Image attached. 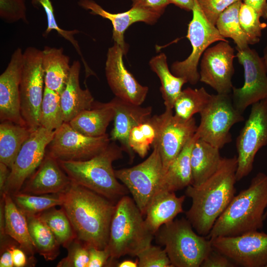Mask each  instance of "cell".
<instances>
[{"label": "cell", "mask_w": 267, "mask_h": 267, "mask_svg": "<svg viewBox=\"0 0 267 267\" xmlns=\"http://www.w3.org/2000/svg\"><path fill=\"white\" fill-rule=\"evenodd\" d=\"M60 194L63 199L61 206L72 224L76 238L89 247L103 249L107 247L116 204L72 181Z\"/></svg>", "instance_id": "1"}, {"label": "cell", "mask_w": 267, "mask_h": 267, "mask_svg": "<svg viewBox=\"0 0 267 267\" xmlns=\"http://www.w3.org/2000/svg\"><path fill=\"white\" fill-rule=\"evenodd\" d=\"M237 156L222 157L217 171L198 186L186 187L192 200L186 219L200 235H208L217 219L235 196Z\"/></svg>", "instance_id": "2"}, {"label": "cell", "mask_w": 267, "mask_h": 267, "mask_svg": "<svg viewBox=\"0 0 267 267\" xmlns=\"http://www.w3.org/2000/svg\"><path fill=\"white\" fill-rule=\"evenodd\" d=\"M267 208V175L260 172L247 189L234 196L207 236H235L261 229Z\"/></svg>", "instance_id": "3"}, {"label": "cell", "mask_w": 267, "mask_h": 267, "mask_svg": "<svg viewBox=\"0 0 267 267\" xmlns=\"http://www.w3.org/2000/svg\"><path fill=\"white\" fill-rule=\"evenodd\" d=\"M123 150L112 141L102 151L85 161H58L72 181L86 187L116 204L129 193L118 181L113 163L123 157Z\"/></svg>", "instance_id": "4"}, {"label": "cell", "mask_w": 267, "mask_h": 267, "mask_svg": "<svg viewBox=\"0 0 267 267\" xmlns=\"http://www.w3.org/2000/svg\"><path fill=\"white\" fill-rule=\"evenodd\" d=\"M143 216L134 199L127 195L116 203L107 246L110 254L109 265L125 255L136 257L151 244L154 234Z\"/></svg>", "instance_id": "5"}, {"label": "cell", "mask_w": 267, "mask_h": 267, "mask_svg": "<svg viewBox=\"0 0 267 267\" xmlns=\"http://www.w3.org/2000/svg\"><path fill=\"white\" fill-rule=\"evenodd\" d=\"M190 222L182 218L163 225L156 242L165 246L173 267H199L212 250L210 239L196 234Z\"/></svg>", "instance_id": "6"}, {"label": "cell", "mask_w": 267, "mask_h": 267, "mask_svg": "<svg viewBox=\"0 0 267 267\" xmlns=\"http://www.w3.org/2000/svg\"><path fill=\"white\" fill-rule=\"evenodd\" d=\"M199 114L200 122L195 134L220 149L231 141V127L244 120L243 114L234 107L230 94H212Z\"/></svg>", "instance_id": "7"}, {"label": "cell", "mask_w": 267, "mask_h": 267, "mask_svg": "<svg viewBox=\"0 0 267 267\" xmlns=\"http://www.w3.org/2000/svg\"><path fill=\"white\" fill-rule=\"evenodd\" d=\"M42 50L28 47L23 52L20 83L21 112L32 132L40 127L41 107L44 89Z\"/></svg>", "instance_id": "8"}, {"label": "cell", "mask_w": 267, "mask_h": 267, "mask_svg": "<svg viewBox=\"0 0 267 267\" xmlns=\"http://www.w3.org/2000/svg\"><path fill=\"white\" fill-rule=\"evenodd\" d=\"M192 11V18L188 24L186 36L191 43L192 52L185 60L174 62L171 69L174 75L195 85L200 80L197 67L202 54L211 44L228 41L220 34L216 26L207 19L196 0Z\"/></svg>", "instance_id": "9"}, {"label": "cell", "mask_w": 267, "mask_h": 267, "mask_svg": "<svg viewBox=\"0 0 267 267\" xmlns=\"http://www.w3.org/2000/svg\"><path fill=\"white\" fill-rule=\"evenodd\" d=\"M144 161L134 167L115 170L120 180L132 194L143 216L155 194L161 189L164 176L163 164L157 148Z\"/></svg>", "instance_id": "10"}, {"label": "cell", "mask_w": 267, "mask_h": 267, "mask_svg": "<svg viewBox=\"0 0 267 267\" xmlns=\"http://www.w3.org/2000/svg\"><path fill=\"white\" fill-rule=\"evenodd\" d=\"M251 106L250 115L236 140L237 181L251 172L256 154L267 145V98Z\"/></svg>", "instance_id": "11"}, {"label": "cell", "mask_w": 267, "mask_h": 267, "mask_svg": "<svg viewBox=\"0 0 267 267\" xmlns=\"http://www.w3.org/2000/svg\"><path fill=\"white\" fill-rule=\"evenodd\" d=\"M156 130L152 147L157 148L161 158L164 174L188 141L194 136L197 126L194 117L182 120L165 108L159 115L151 117Z\"/></svg>", "instance_id": "12"}, {"label": "cell", "mask_w": 267, "mask_h": 267, "mask_svg": "<svg viewBox=\"0 0 267 267\" xmlns=\"http://www.w3.org/2000/svg\"><path fill=\"white\" fill-rule=\"evenodd\" d=\"M236 49V56L244 69V82L241 88L233 87L231 96L234 107L243 114L249 106L267 98V69L254 49L248 46Z\"/></svg>", "instance_id": "13"}, {"label": "cell", "mask_w": 267, "mask_h": 267, "mask_svg": "<svg viewBox=\"0 0 267 267\" xmlns=\"http://www.w3.org/2000/svg\"><path fill=\"white\" fill-rule=\"evenodd\" d=\"M54 132L47 153L58 161L89 160L102 151L111 141L107 134L98 137L82 134L68 122H64Z\"/></svg>", "instance_id": "14"}, {"label": "cell", "mask_w": 267, "mask_h": 267, "mask_svg": "<svg viewBox=\"0 0 267 267\" xmlns=\"http://www.w3.org/2000/svg\"><path fill=\"white\" fill-rule=\"evenodd\" d=\"M54 131L40 127L32 131L23 144L10 169L4 192L11 195L19 192L26 180L44 159Z\"/></svg>", "instance_id": "15"}, {"label": "cell", "mask_w": 267, "mask_h": 267, "mask_svg": "<svg viewBox=\"0 0 267 267\" xmlns=\"http://www.w3.org/2000/svg\"><path fill=\"white\" fill-rule=\"evenodd\" d=\"M213 248L236 265L263 267L267 265V234L258 230L235 236L210 239Z\"/></svg>", "instance_id": "16"}, {"label": "cell", "mask_w": 267, "mask_h": 267, "mask_svg": "<svg viewBox=\"0 0 267 267\" xmlns=\"http://www.w3.org/2000/svg\"><path fill=\"white\" fill-rule=\"evenodd\" d=\"M234 49L228 42L220 41L208 48L200 63V81L215 89L217 93L230 94L233 86Z\"/></svg>", "instance_id": "17"}, {"label": "cell", "mask_w": 267, "mask_h": 267, "mask_svg": "<svg viewBox=\"0 0 267 267\" xmlns=\"http://www.w3.org/2000/svg\"><path fill=\"white\" fill-rule=\"evenodd\" d=\"M121 47L116 43L109 47L105 62V76L115 96L133 104L141 105L144 101L148 88L140 85L125 67Z\"/></svg>", "instance_id": "18"}, {"label": "cell", "mask_w": 267, "mask_h": 267, "mask_svg": "<svg viewBox=\"0 0 267 267\" xmlns=\"http://www.w3.org/2000/svg\"><path fill=\"white\" fill-rule=\"evenodd\" d=\"M23 61V52L18 47L0 76V121L27 126L21 112L20 83Z\"/></svg>", "instance_id": "19"}, {"label": "cell", "mask_w": 267, "mask_h": 267, "mask_svg": "<svg viewBox=\"0 0 267 267\" xmlns=\"http://www.w3.org/2000/svg\"><path fill=\"white\" fill-rule=\"evenodd\" d=\"M114 111V127L111 133V141H118L123 151L126 152L132 162L134 152L129 143L131 130L145 121L152 112V107H141L115 96L109 101Z\"/></svg>", "instance_id": "20"}, {"label": "cell", "mask_w": 267, "mask_h": 267, "mask_svg": "<svg viewBox=\"0 0 267 267\" xmlns=\"http://www.w3.org/2000/svg\"><path fill=\"white\" fill-rule=\"evenodd\" d=\"M78 4L86 10H89L90 14L99 15L111 21L113 26L112 39L114 43L121 47L125 55L128 50V45L126 43L124 38L125 32L128 28L138 22L152 25L161 16L137 7H132L125 12L112 13L105 10L93 0H80Z\"/></svg>", "instance_id": "21"}, {"label": "cell", "mask_w": 267, "mask_h": 267, "mask_svg": "<svg viewBox=\"0 0 267 267\" xmlns=\"http://www.w3.org/2000/svg\"><path fill=\"white\" fill-rule=\"evenodd\" d=\"M71 182L58 160L46 153L20 191L34 195L58 194L65 191Z\"/></svg>", "instance_id": "22"}, {"label": "cell", "mask_w": 267, "mask_h": 267, "mask_svg": "<svg viewBox=\"0 0 267 267\" xmlns=\"http://www.w3.org/2000/svg\"><path fill=\"white\" fill-rule=\"evenodd\" d=\"M81 63L75 60L71 65L67 83L60 94L64 122H69L81 112L91 109L94 101L89 90L82 89L79 83Z\"/></svg>", "instance_id": "23"}, {"label": "cell", "mask_w": 267, "mask_h": 267, "mask_svg": "<svg viewBox=\"0 0 267 267\" xmlns=\"http://www.w3.org/2000/svg\"><path fill=\"white\" fill-rule=\"evenodd\" d=\"M185 196L178 197L175 192L160 189L149 203L145 221L149 229L155 235L163 225L174 220L183 213Z\"/></svg>", "instance_id": "24"}, {"label": "cell", "mask_w": 267, "mask_h": 267, "mask_svg": "<svg viewBox=\"0 0 267 267\" xmlns=\"http://www.w3.org/2000/svg\"><path fill=\"white\" fill-rule=\"evenodd\" d=\"M4 230L6 235L17 243L28 256L34 259L36 252L31 239L26 215L16 205L10 194L4 192Z\"/></svg>", "instance_id": "25"}, {"label": "cell", "mask_w": 267, "mask_h": 267, "mask_svg": "<svg viewBox=\"0 0 267 267\" xmlns=\"http://www.w3.org/2000/svg\"><path fill=\"white\" fill-rule=\"evenodd\" d=\"M42 52L44 87L60 95L69 79L70 57L64 54L61 47L45 46Z\"/></svg>", "instance_id": "26"}, {"label": "cell", "mask_w": 267, "mask_h": 267, "mask_svg": "<svg viewBox=\"0 0 267 267\" xmlns=\"http://www.w3.org/2000/svg\"><path fill=\"white\" fill-rule=\"evenodd\" d=\"M114 111L110 102H94L92 107L80 113L69 122L76 131L87 136L105 135L107 127L114 120Z\"/></svg>", "instance_id": "27"}, {"label": "cell", "mask_w": 267, "mask_h": 267, "mask_svg": "<svg viewBox=\"0 0 267 267\" xmlns=\"http://www.w3.org/2000/svg\"><path fill=\"white\" fill-rule=\"evenodd\" d=\"M222 159L219 148L198 138L190 153L191 185L198 186L212 176L218 170Z\"/></svg>", "instance_id": "28"}, {"label": "cell", "mask_w": 267, "mask_h": 267, "mask_svg": "<svg viewBox=\"0 0 267 267\" xmlns=\"http://www.w3.org/2000/svg\"><path fill=\"white\" fill-rule=\"evenodd\" d=\"M198 138L195 134L169 166L164 174L160 189L175 192L192 184L190 153Z\"/></svg>", "instance_id": "29"}, {"label": "cell", "mask_w": 267, "mask_h": 267, "mask_svg": "<svg viewBox=\"0 0 267 267\" xmlns=\"http://www.w3.org/2000/svg\"><path fill=\"white\" fill-rule=\"evenodd\" d=\"M31 132L26 126L9 121L0 122V162L11 169L20 149Z\"/></svg>", "instance_id": "30"}, {"label": "cell", "mask_w": 267, "mask_h": 267, "mask_svg": "<svg viewBox=\"0 0 267 267\" xmlns=\"http://www.w3.org/2000/svg\"><path fill=\"white\" fill-rule=\"evenodd\" d=\"M151 70L159 77L160 91L164 101L165 108L173 109L175 102L182 90L186 81L174 75L168 68L167 56L161 53L153 57L149 62Z\"/></svg>", "instance_id": "31"}, {"label": "cell", "mask_w": 267, "mask_h": 267, "mask_svg": "<svg viewBox=\"0 0 267 267\" xmlns=\"http://www.w3.org/2000/svg\"><path fill=\"white\" fill-rule=\"evenodd\" d=\"M30 235L35 250L46 261L55 260L59 254L60 244L39 214H26Z\"/></svg>", "instance_id": "32"}, {"label": "cell", "mask_w": 267, "mask_h": 267, "mask_svg": "<svg viewBox=\"0 0 267 267\" xmlns=\"http://www.w3.org/2000/svg\"><path fill=\"white\" fill-rule=\"evenodd\" d=\"M242 2V0H238L228 6L219 15L216 24L219 32L223 38L233 40L236 45V49H243L249 46L239 19Z\"/></svg>", "instance_id": "33"}, {"label": "cell", "mask_w": 267, "mask_h": 267, "mask_svg": "<svg viewBox=\"0 0 267 267\" xmlns=\"http://www.w3.org/2000/svg\"><path fill=\"white\" fill-rule=\"evenodd\" d=\"M211 96L203 87L182 90L174 104V115L183 121L190 119L205 108Z\"/></svg>", "instance_id": "34"}, {"label": "cell", "mask_w": 267, "mask_h": 267, "mask_svg": "<svg viewBox=\"0 0 267 267\" xmlns=\"http://www.w3.org/2000/svg\"><path fill=\"white\" fill-rule=\"evenodd\" d=\"M60 245L67 248L76 235L64 209L51 208L39 214Z\"/></svg>", "instance_id": "35"}, {"label": "cell", "mask_w": 267, "mask_h": 267, "mask_svg": "<svg viewBox=\"0 0 267 267\" xmlns=\"http://www.w3.org/2000/svg\"><path fill=\"white\" fill-rule=\"evenodd\" d=\"M18 207L26 214H38L56 206H61L60 193L34 195L20 191L11 195Z\"/></svg>", "instance_id": "36"}, {"label": "cell", "mask_w": 267, "mask_h": 267, "mask_svg": "<svg viewBox=\"0 0 267 267\" xmlns=\"http://www.w3.org/2000/svg\"><path fill=\"white\" fill-rule=\"evenodd\" d=\"M64 122L60 95L44 87L41 107V126L49 131H54Z\"/></svg>", "instance_id": "37"}, {"label": "cell", "mask_w": 267, "mask_h": 267, "mask_svg": "<svg viewBox=\"0 0 267 267\" xmlns=\"http://www.w3.org/2000/svg\"><path fill=\"white\" fill-rule=\"evenodd\" d=\"M150 118L134 127L129 136L130 147L142 158L147 154L156 136L155 128Z\"/></svg>", "instance_id": "38"}, {"label": "cell", "mask_w": 267, "mask_h": 267, "mask_svg": "<svg viewBox=\"0 0 267 267\" xmlns=\"http://www.w3.org/2000/svg\"><path fill=\"white\" fill-rule=\"evenodd\" d=\"M32 4L34 7L39 8L41 6L44 10L47 18V28L44 33V36L46 37L52 30L56 31L59 35L69 42L76 49L77 52L81 56L83 64L86 71L90 68L84 59L78 41L74 38V35L80 32L78 30H65L62 29L57 24L54 13V9L50 0H32Z\"/></svg>", "instance_id": "39"}, {"label": "cell", "mask_w": 267, "mask_h": 267, "mask_svg": "<svg viewBox=\"0 0 267 267\" xmlns=\"http://www.w3.org/2000/svg\"><path fill=\"white\" fill-rule=\"evenodd\" d=\"M261 16L252 6L242 2L239 13L241 27L246 35L248 44L259 43L263 30L267 24L260 21Z\"/></svg>", "instance_id": "40"}, {"label": "cell", "mask_w": 267, "mask_h": 267, "mask_svg": "<svg viewBox=\"0 0 267 267\" xmlns=\"http://www.w3.org/2000/svg\"><path fill=\"white\" fill-rule=\"evenodd\" d=\"M67 249V256L57 264V267H88L89 247L86 244L76 238Z\"/></svg>", "instance_id": "41"}, {"label": "cell", "mask_w": 267, "mask_h": 267, "mask_svg": "<svg viewBox=\"0 0 267 267\" xmlns=\"http://www.w3.org/2000/svg\"><path fill=\"white\" fill-rule=\"evenodd\" d=\"M136 257L138 267H173L166 251L160 246L150 244Z\"/></svg>", "instance_id": "42"}, {"label": "cell", "mask_w": 267, "mask_h": 267, "mask_svg": "<svg viewBox=\"0 0 267 267\" xmlns=\"http://www.w3.org/2000/svg\"><path fill=\"white\" fill-rule=\"evenodd\" d=\"M25 0H0V17L5 22L28 23Z\"/></svg>", "instance_id": "43"}, {"label": "cell", "mask_w": 267, "mask_h": 267, "mask_svg": "<svg viewBox=\"0 0 267 267\" xmlns=\"http://www.w3.org/2000/svg\"><path fill=\"white\" fill-rule=\"evenodd\" d=\"M238 0H196L207 19L215 26L221 13Z\"/></svg>", "instance_id": "44"}, {"label": "cell", "mask_w": 267, "mask_h": 267, "mask_svg": "<svg viewBox=\"0 0 267 267\" xmlns=\"http://www.w3.org/2000/svg\"><path fill=\"white\" fill-rule=\"evenodd\" d=\"M236 266L230 259L213 248L201 265L202 267H234Z\"/></svg>", "instance_id": "45"}, {"label": "cell", "mask_w": 267, "mask_h": 267, "mask_svg": "<svg viewBox=\"0 0 267 267\" xmlns=\"http://www.w3.org/2000/svg\"><path fill=\"white\" fill-rule=\"evenodd\" d=\"M110 254L107 247L103 249L89 247V261L88 267H102L109 265Z\"/></svg>", "instance_id": "46"}, {"label": "cell", "mask_w": 267, "mask_h": 267, "mask_svg": "<svg viewBox=\"0 0 267 267\" xmlns=\"http://www.w3.org/2000/svg\"><path fill=\"white\" fill-rule=\"evenodd\" d=\"M132 7H140L162 15L168 4L169 0H132Z\"/></svg>", "instance_id": "47"}, {"label": "cell", "mask_w": 267, "mask_h": 267, "mask_svg": "<svg viewBox=\"0 0 267 267\" xmlns=\"http://www.w3.org/2000/svg\"><path fill=\"white\" fill-rule=\"evenodd\" d=\"M10 248L11 250L13 263L15 267H24L26 266L30 258L27 257V254L20 247L19 245L16 246L15 245L10 243Z\"/></svg>", "instance_id": "48"}, {"label": "cell", "mask_w": 267, "mask_h": 267, "mask_svg": "<svg viewBox=\"0 0 267 267\" xmlns=\"http://www.w3.org/2000/svg\"><path fill=\"white\" fill-rule=\"evenodd\" d=\"M242 1L254 8L261 17L267 19V0H242Z\"/></svg>", "instance_id": "49"}, {"label": "cell", "mask_w": 267, "mask_h": 267, "mask_svg": "<svg viewBox=\"0 0 267 267\" xmlns=\"http://www.w3.org/2000/svg\"><path fill=\"white\" fill-rule=\"evenodd\" d=\"M10 169L4 164L0 162V193H4L5 186L9 177Z\"/></svg>", "instance_id": "50"}, {"label": "cell", "mask_w": 267, "mask_h": 267, "mask_svg": "<svg viewBox=\"0 0 267 267\" xmlns=\"http://www.w3.org/2000/svg\"><path fill=\"white\" fill-rule=\"evenodd\" d=\"M170 3H173L181 9L187 11H192L195 0H169Z\"/></svg>", "instance_id": "51"}, {"label": "cell", "mask_w": 267, "mask_h": 267, "mask_svg": "<svg viewBox=\"0 0 267 267\" xmlns=\"http://www.w3.org/2000/svg\"><path fill=\"white\" fill-rule=\"evenodd\" d=\"M118 267H138V260H124L116 265Z\"/></svg>", "instance_id": "52"}, {"label": "cell", "mask_w": 267, "mask_h": 267, "mask_svg": "<svg viewBox=\"0 0 267 267\" xmlns=\"http://www.w3.org/2000/svg\"><path fill=\"white\" fill-rule=\"evenodd\" d=\"M264 62L267 69V44L265 47L263 51V56L262 57Z\"/></svg>", "instance_id": "53"}, {"label": "cell", "mask_w": 267, "mask_h": 267, "mask_svg": "<svg viewBox=\"0 0 267 267\" xmlns=\"http://www.w3.org/2000/svg\"><path fill=\"white\" fill-rule=\"evenodd\" d=\"M267 208L265 211V214H264V220L267 218Z\"/></svg>", "instance_id": "54"}, {"label": "cell", "mask_w": 267, "mask_h": 267, "mask_svg": "<svg viewBox=\"0 0 267 267\" xmlns=\"http://www.w3.org/2000/svg\"><path fill=\"white\" fill-rule=\"evenodd\" d=\"M266 267H267V265L266 266Z\"/></svg>", "instance_id": "55"}]
</instances>
